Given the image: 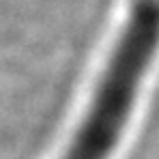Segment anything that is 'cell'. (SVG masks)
<instances>
[{"label": "cell", "instance_id": "1", "mask_svg": "<svg viewBox=\"0 0 159 159\" xmlns=\"http://www.w3.org/2000/svg\"><path fill=\"white\" fill-rule=\"evenodd\" d=\"M159 50V0H135L97 84L95 97L62 159H107L138 101Z\"/></svg>", "mask_w": 159, "mask_h": 159}]
</instances>
